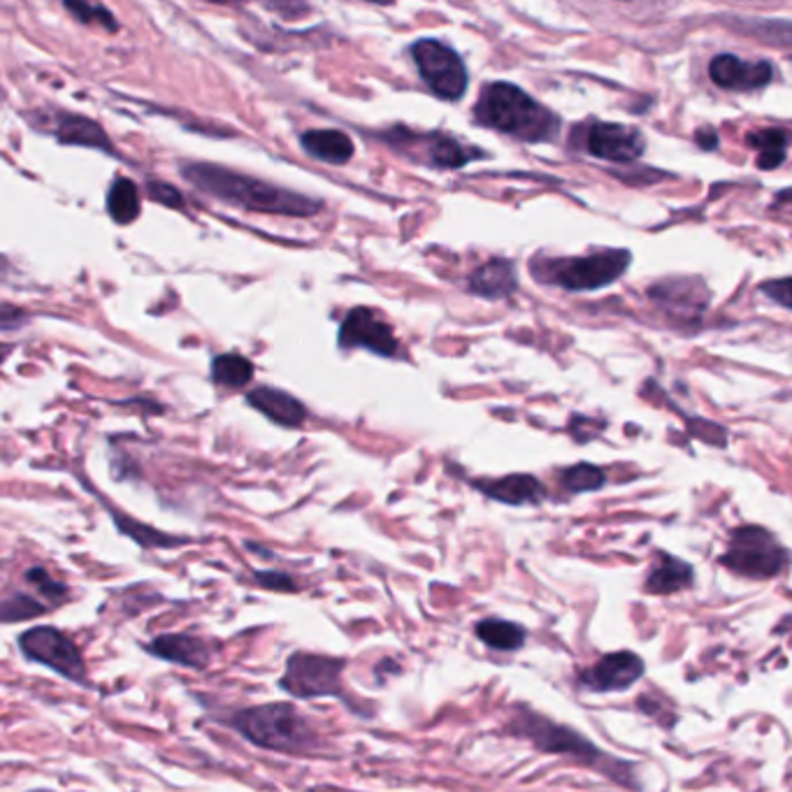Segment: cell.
Here are the masks:
<instances>
[{"label":"cell","mask_w":792,"mask_h":792,"mask_svg":"<svg viewBox=\"0 0 792 792\" xmlns=\"http://www.w3.org/2000/svg\"><path fill=\"white\" fill-rule=\"evenodd\" d=\"M182 177L211 198L236 207L265 211V215L314 217L317 211H321V203L302 196V193L273 186L249 175H240V172L221 165L188 163L182 168Z\"/></svg>","instance_id":"1"},{"label":"cell","mask_w":792,"mask_h":792,"mask_svg":"<svg viewBox=\"0 0 792 792\" xmlns=\"http://www.w3.org/2000/svg\"><path fill=\"white\" fill-rule=\"evenodd\" d=\"M147 191H149L151 200H157V203H161V205H165V207H175V209H182V207H184L182 193H180L175 186L163 184V182H151Z\"/></svg>","instance_id":"32"},{"label":"cell","mask_w":792,"mask_h":792,"mask_svg":"<svg viewBox=\"0 0 792 792\" xmlns=\"http://www.w3.org/2000/svg\"><path fill=\"white\" fill-rule=\"evenodd\" d=\"M692 570L684 560L674 558L669 553H661L658 563L653 565L648 578H646V590L653 595H669L676 590H684L692 584Z\"/></svg>","instance_id":"21"},{"label":"cell","mask_w":792,"mask_h":792,"mask_svg":"<svg viewBox=\"0 0 792 792\" xmlns=\"http://www.w3.org/2000/svg\"><path fill=\"white\" fill-rule=\"evenodd\" d=\"M211 379L223 389H244L254 379V363L240 354H221L211 360Z\"/></svg>","instance_id":"25"},{"label":"cell","mask_w":792,"mask_h":792,"mask_svg":"<svg viewBox=\"0 0 792 792\" xmlns=\"http://www.w3.org/2000/svg\"><path fill=\"white\" fill-rule=\"evenodd\" d=\"M695 140H698L704 149H716V145H719V135L713 133L711 128H704V130H700L698 135H695Z\"/></svg>","instance_id":"34"},{"label":"cell","mask_w":792,"mask_h":792,"mask_svg":"<svg viewBox=\"0 0 792 792\" xmlns=\"http://www.w3.org/2000/svg\"><path fill=\"white\" fill-rule=\"evenodd\" d=\"M254 582H256L259 588L277 590V593H296V590L300 588L291 574L279 572V570H261V572H254Z\"/></svg>","instance_id":"31"},{"label":"cell","mask_w":792,"mask_h":792,"mask_svg":"<svg viewBox=\"0 0 792 792\" xmlns=\"http://www.w3.org/2000/svg\"><path fill=\"white\" fill-rule=\"evenodd\" d=\"M709 74L721 89L758 91L771 82V77H774V68H771L767 61L748 64V61L739 59V56L721 54L711 61Z\"/></svg>","instance_id":"15"},{"label":"cell","mask_w":792,"mask_h":792,"mask_svg":"<svg viewBox=\"0 0 792 792\" xmlns=\"http://www.w3.org/2000/svg\"><path fill=\"white\" fill-rule=\"evenodd\" d=\"M344 669H346L344 658L296 651L288 655L284 676L279 679V688L300 700L340 698L346 702V692L342 686Z\"/></svg>","instance_id":"5"},{"label":"cell","mask_w":792,"mask_h":792,"mask_svg":"<svg viewBox=\"0 0 792 792\" xmlns=\"http://www.w3.org/2000/svg\"><path fill=\"white\" fill-rule=\"evenodd\" d=\"M54 122H56L54 135L59 138V142L101 149L105 153H117L105 135V130L95 122H91L87 117H77V114H68L61 110L54 114Z\"/></svg>","instance_id":"19"},{"label":"cell","mask_w":792,"mask_h":792,"mask_svg":"<svg viewBox=\"0 0 792 792\" xmlns=\"http://www.w3.org/2000/svg\"><path fill=\"white\" fill-rule=\"evenodd\" d=\"M410 54L423 84L433 91V95H437L439 101L451 103L462 99V93L468 91L470 77L456 49L437 41V37H421L410 47Z\"/></svg>","instance_id":"6"},{"label":"cell","mask_w":792,"mask_h":792,"mask_svg":"<svg viewBox=\"0 0 792 792\" xmlns=\"http://www.w3.org/2000/svg\"><path fill=\"white\" fill-rule=\"evenodd\" d=\"M563 484L572 493H584V491H597L605 486V472L588 462H578V466L563 472Z\"/></svg>","instance_id":"29"},{"label":"cell","mask_w":792,"mask_h":792,"mask_svg":"<svg viewBox=\"0 0 792 792\" xmlns=\"http://www.w3.org/2000/svg\"><path fill=\"white\" fill-rule=\"evenodd\" d=\"M31 792H51V790H31Z\"/></svg>","instance_id":"35"},{"label":"cell","mask_w":792,"mask_h":792,"mask_svg":"<svg viewBox=\"0 0 792 792\" xmlns=\"http://www.w3.org/2000/svg\"><path fill=\"white\" fill-rule=\"evenodd\" d=\"M516 732L524 734V737L532 739L537 748L549 750V753H570V756H578L584 760H593L600 756V750L590 746L578 737L576 732L553 725L551 721L539 719L537 713H526V716L516 719Z\"/></svg>","instance_id":"12"},{"label":"cell","mask_w":792,"mask_h":792,"mask_svg":"<svg viewBox=\"0 0 792 792\" xmlns=\"http://www.w3.org/2000/svg\"><path fill=\"white\" fill-rule=\"evenodd\" d=\"M762 291L774 302L792 309V279L767 282V284H762Z\"/></svg>","instance_id":"33"},{"label":"cell","mask_w":792,"mask_h":792,"mask_svg":"<svg viewBox=\"0 0 792 792\" xmlns=\"http://www.w3.org/2000/svg\"><path fill=\"white\" fill-rule=\"evenodd\" d=\"M246 402L284 428H300L307 418V408L298 398L279 389H269V386L249 391Z\"/></svg>","instance_id":"16"},{"label":"cell","mask_w":792,"mask_h":792,"mask_svg":"<svg viewBox=\"0 0 792 792\" xmlns=\"http://www.w3.org/2000/svg\"><path fill=\"white\" fill-rule=\"evenodd\" d=\"M147 651L165 663L180 665L186 669H205L211 663V655H215V646H211L207 640L186 632H170L153 636V640L147 644Z\"/></svg>","instance_id":"14"},{"label":"cell","mask_w":792,"mask_h":792,"mask_svg":"<svg viewBox=\"0 0 792 792\" xmlns=\"http://www.w3.org/2000/svg\"><path fill=\"white\" fill-rule=\"evenodd\" d=\"M16 644L26 661L43 665L56 674H61L68 681L89 688L84 655L80 646H77L59 628L51 625L31 628L24 634H19Z\"/></svg>","instance_id":"8"},{"label":"cell","mask_w":792,"mask_h":792,"mask_svg":"<svg viewBox=\"0 0 792 792\" xmlns=\"http://www.w3.org/2000/svg\"><path fill=\"white\" fill-rule=\"evenodd\" d=\"M140 209H142V198L138 184L126 177L114 180V184L107 191V215L112 217V221L119 226H128L140 217Z\"/></svg>","instance_id":"22"},{"label":"cell","mask_w":792,"mask_h":792,"mask_svg":"<svg viewBox=\"0 0 792 792\" xmlns=\"http://www.w3.org/2000/svg\"><path fill=\"white\" fill-rule=\"evenodd\" d=\"M474 632L493 651H516L526 644V628L502 618H484L477 623Z\"/></svg>","instance_id":"24"},{"label":"cell","mask_w":792,"mask_h":792,"mask_svg":"<svg viewBox=\"0 0 792 792\" xmlns=\"http://www.w3.org/2000/svg\"><path fill=\"white\" fill-rule=\"evenodd\" d=\"M584 147L597 159L630 163L644 153V135L621 124H593L586 130Z\"/></svg>","instance_id":"11"},{"label":"cell","mask_w":792,"mask_h":792,"mask_svg":"<svg viewBox=\"0 0 792 792\" xmlns=\"http://www.w3.org/2000/svg\"><path fill=\"white\" fill-rule=\"evenodd\" d=\"M792 140V133L785 128H762L748 135V145L758 149V168L760 170H774L788 157V145Z\"/></svg>","instance_id":"23"},{"label":"cell","mask_w":792,"mask_h":792,"mask_svg":"<svg viewBox=\"0 0 792 792\" xmlns=\"http://www.w3.org/2000/svg\"><path fill=\"white\" fill-rule=\"evenodd\" d=\"M51 611L41 597H33L24 590H16L3 600V609H0V621L3 623H19V621H33L37 616H45Z\"/></svg>","instance_id":"27"},{"label":"cell","mask_w":792,"mask_h":792,"mask_svg":"<svg viewBox=\"0 0 792 792\" xmlns=\"http://www.w3.org/2000/svg\"><path fill=\"white\" fill-rule=\"evenodd\" d=\"M474 489L491 500L505 502V505H535L544 497V486L530 474H509L502 479H481L474 481Z\"/></svg>","instance_id":"17"},{"label":"cell","mask_w":792,"mask_h":792,"mask_svg":"<svg viewBox=\"0 0 792 792\" xmlns=\"http://www.w3.org/2000/svg\"><path fill=\"white\" fill-rule=\"evenodd\" d=\"M114 518H117V526H119V530L124 535H130L135 542L142 544V547H149V549H153V547H180V544L188 542V539H184V537H170V535H163V532L153 530V528L140 526L138 520L124 518L117 512H114Z\"/></svg>","instance_id":"28"},{"label":"cell","mask_w":792,"mask_h":792,"mask_svg":"<svg viewBox=\"0 0 792 792\" xmlns=\"http://www.w3.org/2000/svg\"><path fill=\"white\" fill-rule=\"evenodd\" d=\"M300 145L307 157H312L323 163H331V165H344V163H349L354 157L352 138L344 130H337V128L307 130L300 135Z\"/></svg>","instance_id":"18"},{"label":"cell","mask_w":792,"mask_h":792,"mask_svg":"<svg viewBox=\"0 0 792 792\" xmlns=\"http://www.w3.org/2000/svg\"><path fill=\"white\" fill-rule=\"evenodd\" d=\"M644 674V661L636 653L618 651L609 653L600 663H595L590 669L584 672V686L595 692H609V690H625L636 684V679Z\"/></svg>","instance_id":"13"},{"label":"cell","mask_w":792,"mask_h":792,"mask_svg":"<svg viewBox=\"0 0 792 792\" xmlns=\"http://www.w3.org/2000/svg\"><path fill=\"white\" fill-rule=\"evenodd\" d=\"M788 560V551L777 542L774 535L765 528L746 526L732 532L721 563L742 576L771 578L783 572Z\"/></svg>","instance_id":"7"},{"label":"cell","mask_w":792,"mask_h":792,"mask_svg":"<svg viewBox=\"0 0 792 792\" xmlns=\"http://www.w3.org/2000/svg\"><path fill=\"white\" fill-rule=\"evenodd\" d=\"M383 140L393 145L398 151L408 149V157H416L423 151V163L441 170H458L474 159H481V151H472L460 145L447 133H414L408 128H393L383 135Z\"/></svg>","instance_id":"9"},{"label":"cell","mask_w":792,"mask_h":792,"mask_svg":"<svg viewBox=\"0 0 792 792\" xmlns=\"http://www.w3.org/2000/svg\"><path fill=\"white\" fill-rule=\"evenodd\" d=\"M630 265V254L623 249L602 251L586 259H555L532 265L539 282L570 288V291H595L613 284Z\"/></svg>","instance_id":"4"},{"label":"cell","mask_w":792,"mask_h":792,"mask_svg":"<svg viewBox=\"0 0 792 792\" xmlns=\"http://www.w3.org/2000/svg\"><path fill=\"white\" fill-rule=\"evenodd\" d=\"M64 8H66L68 12H72V14H74L77 22H82V24H99V26H103V28L112 31V33H117V31H119L117 19H114V14H112L107 8H103V5H89V3H64Z\"/></svg>","instance_id":"30"},{"label":"cell","mask_w":792,"mask_h":792,"mask_svg":"<svg viewBox=\"0 0 792 792\" xmlns=\"http://www.w3.org/2000/svg\"><path fill=\"white\" fill-rule=\"evenodd\" d=\"M516 286H518V282H516L514 263L502 261V259H495L486 265H481L470 277V291L481 298H489V300H500V298L512 296L516 291Z\"/></svg>","instance_id":"20"},{"label":"cell","mask_w":792,"mask_h":792,"mask_svg":"<svg viewBox=\"0 0 792 792\" xmlns=\"http://www.w3.org/2000/svg\"><path fill=\"white\" fill-rule=\"evenodd\" d=\"M24 578L37 590V595H41V600H43L49 609H56V607L66 605V602L70 600V597H72L70 588H68L64 582H59V578H54V576H51L45 567H41V565L31 567V570L24 574Z\"/></svg>","instance_id":"26"},{"label":"cell","mask_w":792,"mask_h":792,"mask_svg":"<svg viewBox=\"0 0 792 792\" xmlns=\"http://www.w3.org/2000/svg\"><path fill=\"white\" fill-rule=\"evenodd\" d=\"M238 734L263 750L288 756H314L323 746L317 727L291 702L246 707L226 721Z\"/></svg>","instance_id":"2"},{"label":"cell","mask_w":792,"mask_h":792,"mask_svg":"<svg viewBox=\"0 0 792 792\" xmlns=\"http://www.w3.org/2000/svg\"><path fill=\"white\" fill-rule=\"evenodd\" d=\"M474 119L524 142H549L560 130V119L551 110L509 82H493L481 89L474 105Z\"/></svg>","instance_id":"3"},{"label":"cell","mask_w":792,"mask_h":792,"mask_svg":"<svg viewBox=\"0 0 792 792\" xmlns=\"http://www.w3.org/2000/svg\"><path fill=\"white\" fill-rule=\"evenodd\" d=\"M342 349H367L381 358H395L400 342L391 323H386L379 312L370 307L352 309L340 325Z\"/></svg>","instance_id":"10"}]
</instances>
